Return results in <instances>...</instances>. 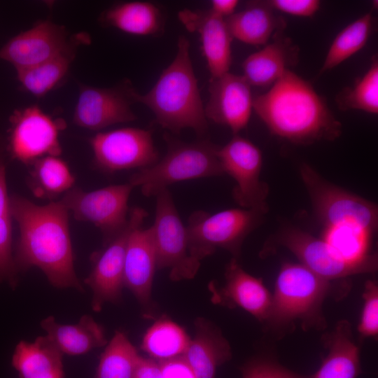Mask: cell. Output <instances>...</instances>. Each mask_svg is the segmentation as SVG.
I'll list each match as a JSON object with an SVG mask.
<instances>
[{"label": "cell", "mask_w": 378, "mask_h": 378, "mask_svg": "<svg viewBox=\"0 0 378 378\" xmlns=\"http://www.w3.org/2000/svg\"><path fill=\"white\" fill-rule=\"evenodd\" d=\"M10 210L20 232L13 255L18 274L36 267L53 286L83 292L74 270L69 211L62 202L50 201L38 205L13 195Z\"/></svg>", "instance_id": "obj_1"}, {"label": "cell", "mask_w": 378, "mask_h": 378, "mask_svg": "<svg viewBox=\"0 0 378 378\" xmlns=\"http://www.w3.org/2000/svg\"><path fill=\"white\" fill-rule=\"evenodd\" d=\"M253 110L272 134L295 144L332 141L342 134V123L326 98L290 70L253 97Z\"/></svg>", "instance_id": "obj_2"}, {"label": "cell", "mask_w": 378, "mask_h": 378, "mask_svg": "<svg viewBox=\"0 0 378 378\" xmlns=\"http://www.w3.org/2000/svg\"><path fill=\"white\" fill-rule=\"evenodd\" d=\"M134 102H139L153 113L156 122L174 133L192 129L202 136L208 129L192 64L190 42L180 36L177 51L171 64L161 73L153 87L145 94L132 91Z\"/></svg>", "instance_id": "obj_3"}, {"label": "cell", "mask_w": 378, "mask_h": 378, "mask_svg": "<svg viewBox=\"0 0 378 378\" xmlns=\"http://www.w3.org/2000/svg\"><path fill=\"white\" fill-rule=\"evenodd\" d=\"M334 289L328 281L301 263L284 262L278 273L267 322L273 328L288 326L299 321L304 327L326 326L321 308Z\"/></svg>", "instance_id": "obj_4"}, {"label": "cell", "mask_w": 378, "mask_h": 378, "mask_svg": "<svg viewBox=\"0 0 378 378\" xmlns=\"http://www.w3.org/2000/svg\"><path fill=\"white\" fill-rule=\"evenodd\" d=\"M166 155L153 164L139 169L130 178L145 196H155L169 185L183 181L224 174L217 155L218 146L209 139L183 142L166 134Z\"/></svg>", "instance_id": "obj_5"}, {"label": "cell", "mask_w": 378, "mask_h": 378, "mask_svg": "<svg viewBox=\"0 0 378 378\" xmlns=\"http://www.w3.org/2000/svg\"><path fill=\"white\" fill-rule=\"evenodd\" d=\"M268 211L233 208L215 214L197 211L186 226L190 255L200 262L217 248L228 251L237 258L246 237L263 222Z\"/></svg>", "instance_id": "obj_6"}, {"label": "cell", "mask_w": 378, "mask_h": 378, "mask_svg": "<svg viewBox=\"0 0 378 378\" xmlns=\"http://www.w3.org/2000/svg\"><path fill=\"white\" fill-rule=\"evenodd\" d=\"M300 174L314 211L325 229L346 225L375 233L377 204L329 182L307 163L300 166Z\"/></svg>", "instance_id": "obj_7"}, {"label": "cell", "mask_w": 378, "mask_h": 378, "mask_svg": "<svg viewBox=\"0 0 378 378\" xmlns=\"http://www.w3.org/2000/svg\"><path fill=\"white\" fill-rule=\"evenodd\" d=\"M155 215L151 230L157 269L169 270L172 281L192 279L200 266L190 253L186 226L167 188L155 195Z\"/></svg>", "instance_id": "obj_8"}, {"label": "cell", "mask_w": 378, "mask_h": 378, "mask_svg": "<svg viewBox=\"0 0 378 378\" xmlns=\"http://www.w3.org/2000/svg\"><path fill=\"white\" fill-rule=\"evenodd\" d=\"M133 188L130 183L90 192L74 186L60 200L75 219L91 223L98 227L105 244L126 225L130 211L128 200Z\"/></svg>", "instance_id": "obj_9"}, {"label": "cell", "mask_w": 378, "mask_h": 378, "mask_svg": "<svg viewBox=\"0 0 378 378\" xmlns=\"http://www.w3.org/2000/svg\"><path fill=\"white\" fill-rule=\"evenodd\" d=\"M217 155L224 174L236 183L232 196L237 204L241 208L269 211V186L260 179L263 162L260 149L248 139L234 134L225 145L218 147Z\"/></svg>", "instance_id": "obj_10"}, {"label": "cell", "mask_w": 378, "mask_h": 378, "mask_svg": "<svg viewBox=\"0 0 378 378\" xmlns=\"http://www.w3.org/2000/svg\"><path fill=\"white\" fill-rule=\"evenodd\" d=\"M147 211L141 207L130 210L125 227L93 257V265L84 283L92 292L91 306L100 312L106 302H119L124 286V265L127 244L131 232L143 225Z\"/></svg>", "instance_id": "obj_11"}, {"label": "cell", "mask_w": 378, "mask_h": 378, "mask_svg": "<svg viewBox=\"0 0 378 378\" xmlns=\"http://www.w3.org/2000/svg\"><path fill=\"white\" fill-rule=\"evenodd\" d=\"M274 246L285 247L298 258L300 263L331 281L374 272L377 269V265L345 260L323 239L290 225L281 227L265 246L269 248Z\"/></svg>", "instance_id": "obj_12"}, {"label": "cell", "mask_w": 378, "mask_h": 378, "mask_svg": "<svg viewBox=\"0 0 378 378\" xmlns=\"http://www.w3.org/2000/svg\"><path fill=\"white\" fill-rule=\"evenodd\" d=\"M8 153L23 164L30 165L45 156H59L62 148L59 132L62 120H54L36 106L16 110L10 118Z\"/></svg>", "instance_id": "obj_13"}, {"label": "cell", "mask_w": 378, "mask_h": 378, "mask_svg": "<svg viewBox=\"0 0 378 378\" xmlns=\"http://www.w3.org/2000/svg\"><path fill=\"white\" fill-rule=\"evenodd\" d=\"M94 161L106 172L148 167L159 160L150 130L122 127L99 132L90 140Z\"/></svg>", "instance_id": "obj_14"}, {"label": "cell", "mask_w": 378, "mask_h": 378, "mask_svg": "<svg viewBox=\"0 0 378 378\" xmlns=\"http://www.w3.org/2000/svg\"><path fill=\"white\" fill-rule=\"evenodd\" d=\"M134 89L125 83L113 88L80 85L74 113L77 125L100 130L108 126L134 121L131 104Z\"/></svg>", "instance_id": "obj_15"}, {"label": "cell", "mask_w": 378, "mask_h": 378, "mask_svg": "<svg viewBox=\"0 0 378 378\" xmlns=\"http://www.w3.org/2000/svg\"><path fill=\"white\" fill-rule=\"evenodd\" d=\"M71 40L64 26L46 20L9 39L0 49V59L16 71L28 69L59 54Z\"/></svg>", "instance_id": "obj_16"}, {"label": "cell", "mask_w": 378, "mask_h": 378, "mask_svg": "<svg viewBox=\"0 0 378 378\" xmlns=\"http://www.w3.org/2000/svg\"><path fill=\"white\" fill-rule=\"evenodd\" d=\"M207 119L228 127L234 134L247 127L253 110L251 86L243 76L230 72L209 80Z\"/></svg>", "instance_id": "obj_17"}, {"label": "cell", "mask_w": 378, "mask_h": 378, "mask_svg": "<svg viewBox=\"0 0 378 378\" xmlns=\"http://www.w3.org/2000/svg\"><path fill=\"white\" fill-rule=\"evenodd\" d=\"M178 18L190 32L199 34L202 50L210 72V79L230 72L232 36L225 18L211 10L183 9Z\"/></svg>", "instance_id": "obj_18"}, {"label": "cell", "mask_w": 378, "mask_h": 378, "mask_svg": "<svg viewBox=\"0 0 378 378\" xmlns=\"http://www.w3.org/2000/svg\"><path fill=\"white\" fill-rule=\"evenodd\" d=\"M225 276L223 287L210 286L212 302L229 308L239 307L260 322L267 321L272 295L262 279L246 272L234 258L226 266Z\"/></svg>", "instance_id": "obj_19"}, {"label": "cell", "mask_w": 378, "mask_h": 378, "mask_svg": "<svg viewBox=\"0 0 378 378\" xmlns=\"http://www.w3.org/2000/svg\"><path fill=\"white\" fill-rule=\"evenodd\" d=\"M156 270L150 227L139 226L131 232L127 244L124 286L133 293L146 316H150L153 311L151 292Z\"/></svg>", "instance_id": "obj_20"}, {"label": "cell", "mask_w": 378, "mask_h": 378, "mask_svg": "<svg viewBox=\"0 0 378 378\" xmlns=\"http://www.w3.org/2000/svg\"><path fill=\"white\" fill-rule=\"evenodd\" d=\"M300 48L284 31H277L260 50L242 62V75L251 86H272L284 74L295 66Z\"/></svg>", "instance_id": "obj_21"}, {"label": "cell", "mask_w": 378, "mask_h": 378, "mask_svg": "<svg viewBox=\"0 0 378 378\" xmlns=\"http://www.w3.org/2000/svg\"><path fill=\"white\" fill-rule=\"evenodd\" d=\"M195 329L183 357L195 378H215L217 368L231 358L230 344L220 330L205 318H197Z\"/></svg>", "instance_id": "obj_22"}, {"label": "cell", "mask_w": 378, "mask_h": 378, "mask_svg": "<svg viewBox=\"0 0 378 378\" xmlns=\"http://www.w3.org/2000/svg\"><path fill=\"white\" fill-rule=\"evenodd\" d=\"M274 11L268 1H248L243 10L225 21L233 38L249 45L265 46L286 26L284 18Z\"/></svg>", "instance_id": "obj_23"}, {"label": "cell", "mask_w": 378, "mask_h": 378, "mask_svg": "<svg viewBox=\"0 0 378 378\" xmlns=\"http://www.w3.org/2000/svg\"><path fill=\"white\" fill-rule=\"evenodd\" d=\"M41 326L63 354L80 355L107 344L103 327L88 314L70 325L58 323L50 316L42 320Z\"/></svg>", "instance_id": "obj_24"}, {"label": "cell", "mask_w": 378, "mask_h": 378, "mask_svg": "<svg viewBox=\"0 0 378 378\" xmlns=\"http://www.w3.org/2000/svg\"><path fill=\"white\" fill-rule=\"evenodd\" d=\"M62 355L47 335L40 336L17 344L12 365L20 378H64Z\"/></svg>", "instance_id": "obj_25"}, {"label": "cell", "mask_w": 378, "mask_h": 378, "mask_svg": "<svg viewBox=\"0 0 378 378\" xmlns=\"http://www.w3.org/2000/svg\"><path fill=\"white\" fill-rule=\"evenodd\" d=\"M326 341L328 352L312 378H357L361 371L360 351L350 323L340 321Z\"/></svg>", "instance_id": "obj_26"}, {"label": "cell", "mask_w": 378, "mask_h": 378, "mask_svg": "<svg viewBox=\"0 0 378 378\" xmlns=\"http://www.w3.org/2000/svg\"><path fill=\"white\" fill-rule=\"evenodd\" d=\"M80 34L71 38L68 46L57 55L36 66L17 71L22 87L32 95L41 97L52 90L67 74L80 43L86 41Z\"/></svg>", "instance_id": "obj_27"}, {"label": "cell", "mask_w": 378, "mask_h": 378, "mask_svg": "<svg viewBox=\"0 0 378 378\" xmlns=\"http://www.w3.org/2000/svg\"><path fill=\"white\" fill-rule=\"evenodd\" d=\"M104 22L123 32L136 36H155L163 30L160 9L149 1H133L118 4L107 10Z\"/></svg>", "instance_id": "obj_28"}, {"label": "cell", "mask_w": 378, "mask_h": 378, "mask_svg": "<svg viewBox=\"0 0 378 378\" xmlns=\"http://www.w3.org/2000/svg\"><path fill=\"white\" fill-rule=\"evenodd\" d=\"M27 183L37 197L53 201L71 190L75 178L67 164L59 156H45L31 164Z\"/></svg>", "instance_id": "obj_29"}, {"label": "cell", "mask_w": 378, "mask_h": 378, "mask_svg": "<svg viewBox=\"0 0 378 378\" xmlns=\"http://www.w3.org/2000/svg\"><path fill=\"white\" fill-rule=\"evenodd\" d=\"M190 341L183 328L162 317L146 330L141 348L149 358L162 362L183 356Z\"/></svg>", "instance_id": "obj_30"}, {"label": "cell", "mask_w": 378, "mask_h": 378, "mask_svg": "<svg viewBox=\"0 0 378 378\" xmlns=\"http://www.w3.org/2000/svg\"><path fill=\"white\" fill-rule=\"evenodd\" d=\"M8 153L6 140L0 134V284L6 282L15 288L18 274L12 253V216L6 180Z\"/></svg>", "instance_id": "obj_31"}, {"label": "cell", "mask_w": 378, "mask_h": 378, "mask_svg": "<svg viewBox=\"0 0 378 378\" xmlns=\"http://www.w3.org/2000/svg\"><path fill=\"white\" fill-rule=\"evenodd\" d=\"M373 23L372 13H368L341 30L330 44L318 74L334 69L363 48L372 34Z\"/></svg>", "instance_id": "obj_32"}, {"label": "cell", "mask_w": 378, "mask_h": 378, "mask_svg": "<svg viewBox=\"0 0 378 378\" xmlns=\"http://www.w3.org/2000/svg\"><path fill=\"white\" fill-rule=\"evenodd\" d=\"M140 358L126 335L117 330L101 355L95 378H134Z\"/></svg>", "instance_id": "obj_33"}, {"label": "cell", "mask_w": 378, "mask_h": 378, "mask_svg": "<svg viewBox=\"0 0 378 378\" xmlns=\"http://www.w3.org/2000/svg\"><path fill=\"white\" fill-rule=\"evenodd\" d=\"M340 111H362L371 114L378 113V58L372 57L370 66L352 87H346L335 98Z\"/></svg>", "instance_id": "obj_34"}, {"label": "cell", "mask_w": 378, "mask_h": 378, "mask_svg": "<svg viewBox=\"0 0 378 378\" xmlns=\"http://www.w3.org/2000/svg\"><path fill=\"white\" fill-rule=\"evenodd\" d=\"M363 299L358 331L363 337L375 338L378 335V285L375 280L365 283Z\"/></svg>", "instance_id": "obj_35"}, {"label": "cell", "mask_w": 378, "mask_h": 378, "mask_svg": "<svg viewBox=\"0 0 378 378\" xmlns=\"http://www.w3.org/2000/svg\"><path fill=\"white\" fill-rule=\"evenodd\" d=\"M243 378H310L293 372L268 358L254 359L241 370Z\"/></svg>", "instance_id": "obj_36"}, {"label": "cell", "mask_w": 378, "mask_h": 378, "mask_svg": "<svg viewBox=\"0 0 378 378\" xmlns=\"http://www.w3.org/2000/svg\"><path fill=\"white\" fill-rule=\"evenodd\" d=\"M268 3L274 10L303 18L313 17L321 5L318 0H270Z\"/></svg>", "instance_id": "obj_37"}, {"label": "cell", "mask_w": 378, "mask_h": 378, "mask_svg": "<svg viewBox=\"0 0 378 378\" xmlns=\"http://www.w3.org/2000/svg\"><path fill=\"white\" fill-rule=\"evenodd\" d=\"M160 363L162 378H195L183 356Z\"/></svg>", "instance_id": "obj_38"}, {"label": "cell", "mask_w": 378, "mask_h": 378, "mask_svg": "<svg viewBox=\"0 0 378 378\" xmlns=\"http://www.w3.org/2000/svg\"><path fill=\"white\" fill-rule=\"evenodd\" d=\"M134 378H162L160 362L141 356Z\"/></svg>", "instance_id": "obj_39"}, {"label": "cell", "mask_w": 378, "mask_h": 378, "mask_svg": "<svg viewBox=\"0 0 378 378\" xmlns=\"http://www.w3.org/2000/svg\"><path fill=\"white\" fill-rule=\"evenodd\" d=\"M239 4L238 0H213L209 10L225 19L234 13Z\"/></svg>", "instance_id": "obj_40"}]
</instances>
